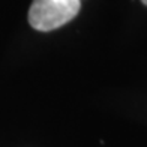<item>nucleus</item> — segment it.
<instances>
[{
    "mask_svg": "<svg viewBox=\"0 0 147 147\" xmlns=\"http://www.w3.org/2000/svg\"><path fill=\"white\" fill-rule=\"evenodd\" d=\"M141 2H143V3H144V5L147 6V0H141Z\"/></svg>",
    "mask_w": 147,
    "mask_h": 147,
    "instance_id": "f03ea898",
    "label": "nucleus"
},
{
    "mask_svg": "<svg viewBox=\"0 0 147 147\" xmlns=\"http://www.w3.org/2000/svg\"><path fill=\"white\" fill-rule=\"evenodd\" d=\"M81 0H33L29 24L38 32H51L77 17Z\"/></svg>",
    "mask_w": 147,
    "mask_h": 147,
    "instance_id": "f257e3e1",
    "label": "nucleus"
}]
</instances>
